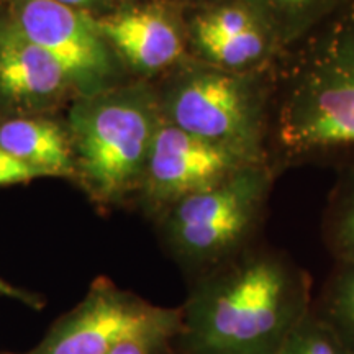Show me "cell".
Here are the masks:
<instances>
[{"instance_id": "9c48e42d", "label": "cell", "mask_w": 354, "mask_h": 354, "mask_svg": "<svg viewBox=\"0 0 354 354\" xmlns=\"http://www.w3.org/2000/svg\"><path fill=\"white\" fill-rule=\"evenodd\" d=\"M95 20L135 81L154 84L189 57L184 7L167 0L122 3Z\"/></svg>"}, {"instance_id": "9a60e30c", "label": "cell", "mask_w": 354, "mask_h": 354, "mask_svg": "<svg viewBox=\"0 0 354 354\" xmlns=\"http://www.w3.org/2000/svg\"><path fill=\"white\" fill-rule=\"evenodd\" d=\"M312 312L354 354V259L335 261Z\"/></svg>"}, {"instance_id": "3957f363", "label": "cell", "mask_w": 354, "mask_h": 354, "mask_svg": "<svg viewBox=\"0 0 354 354\" xmlns=\"http://www.w3.org/2000/svg\"><path fill=\"white\" fill-rule=\"evenodd\" d=\"M161 112L153 82L128 81L77 97L68 130L76 179L100 205L136 197Z\"/></svg>"}, {"instance_id": "ac0fdd59", "label": "cell", "mask_w": 354, "mask_h": 354, "mask_svg": "<svg viewBox=\"0 0 354 354\" xmlns=\"http://www.w3.org/2000/svg\"><path fill=\"white\" fill-rule=\"evenodd\" d=\"M39 177H44L43 172L24 165L0 148V185L25 184Z\"/></svg>"}, {"instance_id": "7c38bea8", "label": "cell", "mask_w": 354, "mask_h": 354, "mask_svg": "<svg viewBox=\"0 0 354 354\" xmlns=\"http://www.w3.org/2000/svg\"><path fill=\"white\" fill-rule=\"evenodd\" d=\"M0 148L44 177L76 179L66 127L43 117H12L0 122Z\"/></svg>"}, {"instance_id": "8992f818", "label": "cell", "mask_w": 354, "mask_h": 354, "mask_svg": "<svg viewBox=\"0 0 354 354\" xmlns=\"http://www.w3.org/2000/svg\"><path fill=\"white\" fill-rule=\"evenodd\" d=\"M179 330V307H159L99 277L76 307L53 323L37 346L21 354H109L135 336Z\"/></svg>"}, {"instance_id": "ba28073f", "label": "cell", "mask_w": 354, "mask_h": 354, "mask_svg": "<svg viewBox=\"0 0 354 354\" xmlns=\"http://www.w3.org/2000/svg\"><path fill=\"white\" fill-rule=\"evenodd\" d=\"M264 161L198 138L161 118L136 201L154 220L180 198Z\"/></svg>"}, {"instance_id": "5bb4252c", "label": "cell", "mask_w": 354, "mask_h": 354, "mask_svg": "<svg viewBox=\"0 0 354 354\" xmlns=\"http://www.w3.org/2000/svg\"><path fill=\"white\" fill-rule=\"evenodd\" d=\"M322 238L335 261L354 259V158L338 167L323 210Z\"/></svg>"}, {"instance_id": "44dd1931", "label": "cell", "mask_w": 354, "mask_h": 354, "mask_svg": "<svg viewBox=\"0 0 354 354\" xmlns=\"http://www.w3.org/2000/svg\"><path fill=\"white\" fill-rule=\"evenodd\" d=\"M167 2L176 3V6H180L184 8H192V7H198V6H205V3H212L215 0H167Z\"/></svg>"}, {"instance_id": "e0dca14e", "label": "cell", "mask_w": 354, "mask_h": 354, "mask_svg": "<svg viewBox=\"0 0 354 354\" xmlns=\"http://www.w3.org/2000/svg\"><path fill=\"white\" fill-rule=\"evenodd\" d=\"M176 331H158L135 336L112 349L109 354H176Z\"/></svg>"}, {"instance_id": "2e32d148", "label": "cell", "mask_w": 354, "mask_h": 354, "mask_svg": "<svg viewBox=\"0 0 354 354\" xmlns=\"http://www.w3.org/2000/svg\"><path fill=\"white\" fill-rule=\"evenodd\" d=\"M277 354H353L328 326L310 312L287 336Z\"/></svg>"}, {"instance_id": "8fae6325", "label": "cell", "mask_w": 354, "mask_h": 354, "mask_svg": "<svg viewBox=\"0 0 354 354\" xmlns=\"http://www.w3.org/2000/svg\"><path fill=\"white\" fill-rule=\"evenodd\" d=\"M73 91L63 66L0 8V107L28 117L53 109Z\"/></svg>"}, {"instance_id": "5b68a950", "label": "cell", "mask_w": 354, "mask_h": 354, "mask_svg": "<svg viewBox=\"0 0 354 354\" xmlns=\"http://www.w3.org/2000/svg\"><path fill=\"white\" fill-rule=\"evenodd\" d=\"M277 177L271 162H256L167 207L154 221L171 258L194 279L263 240Z\"/></svg>"}, {"instance_id": "d6986e66", "label": "cell", "mask_w": 354, "mask_h": 354, "mask_svg": "<svg viewBox=\"0 0 354 354\" xmlns=\"http://www.w3.org/2000/svg\"><path fill=\"white\" fill-rule=\"evenodd\" d=\"M0 295L3 297L17 300V302L25 304L26 307H32V308H41L43 307V300L38 297V295L32 294V292L20 289V287L12 286L10 282H7L6 279L0 277Z\"/></svg>"}, {"instance_id": "52a82bcc", "label": "cell", "mask_w": 354, "mask_h": 354, "mask_svg": "<svg viewBox=\"0 0 354 354\" xmlns=\"http://www.w3.org/2000/svg\"><path fill=\"white\" fill-rule=\"evenodd\" d=\"M3 8L26 37L63 66L77 97L128 82L125 68L92 13L55 0H13Z\"/></svg>"}, {"instance_id": "4fadbf2b", "label": "cell", "mask_w": 354, "mask_h": 354, "mask_svg": "<svg viewBox=\"0 0 354 354\" xmlns=\"http://www.w3.org/2000/svg\"><path fill=\"white\" fill-rule=\"evenodd\" d=\"M287 51L351 0H245Z\"/></svg>"}, {"instance_id": "ffe728a7", "label": "cell", "mask_w": 354, "mask_h": 354, "mask_svg": "<svg viewBox=\"0 0 354 354\" xmlns=\"http://www.w3.org/2000/svg\"><path fill=\"white\" fill-rule=\"evenodd\" d=\"M55 2L63 3L66 7L76 8V10L92 13L95 17L117 7L112 0H55Z\"/></svg>"}, {"instance_id": "7a4b0ae2", "label": "cell", "mask_w": 354, "mask_h": 354, "mask_svg": "<svg viewBox=\"0 0 354 354\" xmlns=\"http://www.w3.org/2000/svg\"><path fill=\"white\" fill-rule=\"evenodd\" d=\"M268 156L279 174L354 158V0L279 61Z\"/></svg>"}, {"instance_id": "7402d4cb", "label": "cell", "mask_w": 354, "mask_h": 354, "mask_svg": "<svg viewBox=\"0 0 354 354\" xmlns=\"http://www.w3.org/2000/svg\"><path fill=\"white\" fill-rule=\"evenodd\" d=\"M115 6H122V3H128V2H135V0H112Z\"/></svg>"}, {"instance_id": "cb8c5ba5", "label": "cell", "mask_w": 354, "mask_h": 354, "mask_svg": "<svg viewBox=\"0 0 354 354\" xmlns=\"http://www.w3.org/2000/svg\"><path fill=\"white\" fill-rule=\"evenodd\" d=\"M0 354H12V353H3V351H0Z\"/></svg>"}, {"instance_id": "30bf717a", "label": "cell", "mask_w": 354, "mask_h": 354, "mask_svg": "<svg viewBox=\"0 0 354 354\" xmlns=\"http://www.w3.org/2000/svg\"><path fill=\"white\" fill-rule=\"evenodd\" d=\"M189 57L230 73H263L284 56L269 26L245 0L184 8Z\"/></svg>"}, {"instance_id": "6da1fadb", "label": "cell", "mask_w": 354, "mask_h": 354, "mask_svg": "<svg viewBox=\"0 0 354 354\" xmlns=\"http://www.w3.org/2000/svg\"><path fill=\"white\" fill-rule=\"evenodd\" d=\"M312 302L308 272L261 240L192 279L176 354H277Z\"/></svg>"}, {"instance_id": "603a6c76", "label": "cell", "mask_w": 354, "mask_h": 354, "mask_svg": "<svg viewBox=\"0 0 354 354\" xmlns=\"http://www.w3.org/2000/svg\"><path fill=\"white\" fill-rule=\"evenodd\" d=\"M12 2H13V0H0V8H3V7H7V6H10Z\"/></svg>"}, {"instance_id": "277c9868", "label": "cell", "mask_w": 354, "mask_h": 354, "mask_svg": "<svg viewBox=\"0 0 354 354\" xmlns=\"http://www.w3.org/2000/svg\"><path fill=\"white\" fill-rule=\"evenodd\" d=\"M276 69L230 73L187 57L154 82L161 118L202 140L269 161Z\"/></svg>"}]
</instances>
